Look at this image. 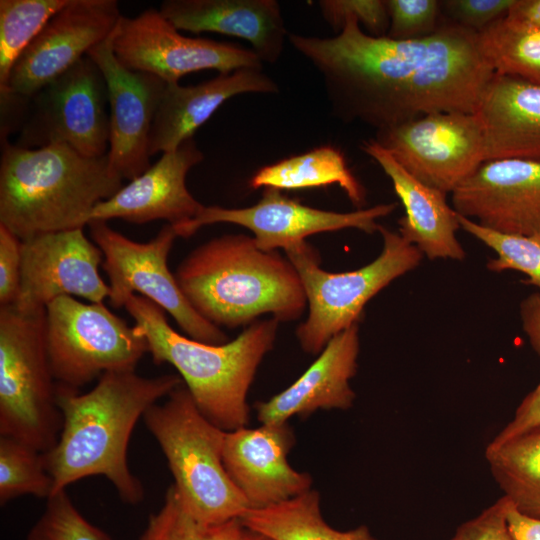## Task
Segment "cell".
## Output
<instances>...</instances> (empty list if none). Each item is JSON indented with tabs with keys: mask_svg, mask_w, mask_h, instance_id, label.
<instances>
[{
	"mask_svg": "<svg viewBox=\"0 0 540 540\" xmlns=\"http://www.w3.org/2000/svg\"><path fill=\"white\" fill-rule=\"evenodd\" d=\"M288 41L320 75L332 115L376 131L434 112L474 113L494 73L478 33L443 17L413 40L369 35L349 16L333 37L290 33Z\"/></svg>",
	"mask_w": 540,
	"mask_h": 540,
	"instance_id": "cell-1",
	"label": "cell"
},
{
	"mask_svg": "<svg viewBox=\"0 0 540 540\" xmlns=\"http://www.w3.org/2000/svg\"><path fill=\"white\" fill-rule=\"evenodd\" d=\"M182 381L175 374L147 378L133 370L106 372L83 394L57 385L63 425L55 446L43 453L52 495L83 478L102 475L122 501L140 503L144 489L127 462L130 436L146 410Z\"/></svg>",
	"mask_w": 540,
	"mask_h": 540,
	"instance_id": "cell-2",
	"label": "cell"
},
{
	"mask_svg": "<svg viewBox=\"0 0 540 540\" xmlns=\"http://www.w3.org/2000/svg\"><path fill=\"white\" fill-rule=\"evenodd\" d=\"M176 281L193 309L217 327L249 326L263 314L280 322L301 317L307 306L293 264L263 251L253 237L227 234L192 250L178 265Z\"/></svg>",
	"mask_w": 540,
	"mask_h": 540,
	"instance_id": "cell-3",
	"label": "cell"
},
{
	"mask_svg": "<svg viewBox=\"0 0 540 540\" xmlns=\"http://www.w3.org/2000/svg\"><path fill=\"white\" fill-rule=\"evenodd\" d=\"M122 178L107 154L86 157L63 143L24 148L5 142L0 161V224L21 240L84 228Z\"/></svg>",
	"mask_w": 540,
	"mask_h": 540,
	"instance_id": "cell-4",
	"label": "cell"
},
{
	"mask_svg": "<svg viewBox=\"0 0 540 540\" xmlns=\"http://www.w3.org/2000/svg\"><path fill=\"white\" fill-rule=\"evenodd\" d=\"M145 337L155 364L168 363L185 382L201 413L224 431L245 427L249 421L247 394L257 369L272 350L279 322L257 320L237 338L213 345L176 332L165 311L141 295L124 305Z\"/></svg>",
	"mask_w": 540,
	"mask_h": 540,
	"instance_id": "cell-5",
	"label": "cell"
},
{
	"mask_svg": "<svg viewBox=\"0 0 540 540\" xmlns=\"http://www.w3.org/2000/svg\"><path fill=\"white\" fill-rule=\"evenodd\" d=\"M143 419L167 459L184 508L208 525L240 519L249 504L223 464L227 431L201 413L187 387L179 385Z\"/></svg>",
	"mask_w": 540,
	"mask_h": 540,
	"instance_id": "cell-6",
	"label": "cell"
},
{
	"mask_svg": "<svg viewBox=\"0 0 540 540\" xmlns=\"http://www.w3.org/2000/svg\"><path fill=\"white\" fill-rule=\"evenodd\" d=\"M63 416L46 338V308L0 307V434L40 452L52 449Z\"/></svg>",
	"mask_w": 540,
	"mask_h": 540,
	"instance_id": "cell-7",
	"label": "cell"
},
{
	"mask_svg": "<svg viewBox=\"0 0 540 540\" xmlns=\"http://www.w3.org/2000/svg\"><path fill=\"white\" fill-rule=\"evenodd\" d=\"M379 256L356 270L331 273L320 267L317 250L307 241L285 249L302 281L308 317L296 329L302 350L319 354L337 334L359 324L365 305L392 281L415 269L423 254L399 233L380 225Z\"/></svg>",
	"mask_w": 540,
	"mask_h": 540,
	"instance_id": "cell-8",
	"label": "cell"
},
{
	"mask_svg": "<svg viewBox=\"0 0 540 540\" xmlns=\"http://www.w3.org/2000/svg\"><path fill=\"white\" fill-rule=\"evenodd\" d=\"M46 338L56 384L77 390L112 371H133L148 344L103 303L61 296L46 306Z\"/></svg>",
	"mask_w": 540,
	"mask_h": 540,
	"instance_id": "cell-9",
	"label": "cell"
},
{
	"mask_svg": "<svg viewBox=\"0 0 540 540\" xmlns=\"http://www.w3.org/2000/svg\"><path fill=\"white\" fill-rule=\"evenodd\" d=\"M88 226L104 256L101 266L109 279L108 301L113 308L124 307L139 293L168 312L188 337L213 345L228 342L219 327L193 309L168 268V255L178 237L172 225L162 226L148 242L129 239L107 221L92 220Z\"/></svg>",
	"mask_w": 540,
	"mask_h": 540,
	"instance_id": "cell-10",
	"label": "cell"
},
{
	"mask_svg": "<svg viewBox=\"0 0 540 540\" xmlns=\"http://www.w3.org/2000/svg\"><path fill=\"white\" fill-rule=\"evenodd\" d=\"M63 143L86 157L109 148V100L105 78L85 56L32 98L15 145Z\"/></svg>",
	"mask_w": 540,
	"mask_h": 540,
	"instance_id": "cell-11",
	"label": "cell"
},
{
	"mask_svg": "<svg viewBox=\"0 0 540 540\" xmlns=\"http://www.w3.org/2000/svg\"><path fill=\"white\" fill-rule=\"evenodd\" d=\"M113 52L127 69L157 76L166 84L179 83L186 74L201 70L227 74L243 68H263L253 50L184 36L153 8L135 17L120 18L114 31Z\"/></svg>",
	"mask_w": 540,
	"mask_h": 540,
	"instance_id": "cell-12",
	"label": "cell"
},
{
	"mask_svg": "<svg viewBox=\"0 0 540 540\" xmlns=\"http://www.w3.org/2000/svg\"><path fill=\"white\" fill-rule=\"evenodd\" d=\"M374 140L422 183L452 193L484 162L474 113L442 111L376 131Z\"/></svg>",
	"mask_w": 540,
	"mask_h": 540,
	"instance_id": "cell-13",
	"label": "cell"
},
{
	"mask_svg": "<svg viewBox=\"0 0 540 540\" xmlns=\"http://www.w3.org/2000/svg\"><path fill=\"white\" fill-rule=\"evenodd\" d=\"M397 203L378 204L353 212H335L306 206L280 190L264 188L261 199L245 208L204 206L191 221L175 229L178 237L188 238L202 226L231 223L250 230L263 251L287 249L310 235L354 228L365 233L378 232L379 218L391 214Z\"/></svg>",
	"mask_w": 540,
	"mask_h": 540,
	"instance_id": "cell-14",
	"label": "cell"
},
{
	"mask_svg": "<svg viewBox=\"0 0 540 540\" xmlns=\"http://www.w3.org/2000/svg\"><path fill=\"white\" fill-rule=\"evenodd\" d=\"M103 259L101 249L83 228L21 240V281L14 306L34 312L61 296L103 303L109 297V285L99 274Z\"/></svg>",
	"mask_w": 540,
	"mask_h": 540,
	"instance_id": "cell-15",
	"label": "cell"
},
{
	"mask_svg": "<svg viewBox=\"0 0 540 540\" xmlns=\"http://www.w3.org/2000/svg\"><path fill=\"white\" fill-rule=\"evenodd\" d=\"M121 17L116 0H68L18 58L0 94L31 99L108 38Z\"/></svg>",
	"mask_w": 540,
	"mask_h": 540,
	"instance_id": "cell-16",
	"label": "cell"
},
{
	"mask_svg": "<svg viewBox=\"0 0 540 540\" xmlns=\"http://www.w3.org/2000/svg\"><path fill=\"white\" fill-rule=\"evenodd\" d=\"M114 31L87 56L97 64L107 85L109 166L116 175L131 181L151 166L150 133L166 83L124 67L113 52Z\"/></svg>",
	"mask_w": 540,
	"mask_h": 540,
	"instance_id": "cell-17",
	"label": "cell"
},
{
	"mask_svg": "<svg viewBox=\"0 0 540 540\" xmlns=\"http://www.w3.org/2000/svg\"><path fill=\"white\" fill-rule=\"evenodd\" d=\"M455 211L506 234L540 235V163L484 162L452 193Z\"/></svg>",
	"mask_w": 540,
	"mask_h": 540,
	"instance_id": "cell-18",
	"label": "cell"
},
{
	"mask_svg": "<svg viewBox=\"0 0 540 540\" xmlns=\"http://www.w3.org/2000/svg\"><path fill=\"white\" fill-rule=\"evenodd\" d=\"M294 442L287 422L226 432L223 464L249 509L269 507L311 490V476L293 469L287 460Z\"/></svg>",
	"mask_w": 540,
	"mask_h": 540,
	"instance_id": "cell-19",
	"label": "cell"
},
{
	"mask_svg": "<svg viewBox=\"0 0 540 540\" xmlns=\"http://www.w3.org/2000/svg\"><path fill=\"white\" fill-rule=\"evenodd\" d=\"M204 159L194 138L175 150L165 152L137 178L123 186L111 198L99 202L90 221L113 218L144 224L165 220L174 229L194 219L204 207L189 192L186 176Z\"/></svg>",
	"mask_w": 540,
	"mask_h": 540,
	"instance_id": "cell-20",
	"label": "cell"
},
{
	"mask_svg": "<svg viewBox=\"0 0 540 540\" xmlns=\"http://www.w3.org/2000/svg\"><path fill=\"white\" fill-rule=\"evenodd\" d=\"M359 324L335 335L318 358L289 387L268 401L256 403L262 424L284 423L319 409H349L355 400L350 380L358 368Z\"/></svg>",
	"mask_w": 540,
	"mask_h": 540,
	"instance_id": "cell-21",
	"label": "cell"
},
{
	"mask_svg": "<svg viewBox=\"0 0 540 540\" xmlns=\"http://www.w3.org/2000/svg\"><path fill=\"white\" fill-rule=\"evenodd\" d=\"M484 160L540 163V84L494 72L479 97Z\"/></svg>",
	"mask_w": 540,
	"mask_h": 540,
	"instance_id": "cell-22",
	"label": "cell"
},
{
	"mask_svg": "<svg viewBox=\"0 0 540 540\" xmlns=\"http://www.w3.org/2000/svg\"><path fill=\"white\" fill-rule=\"evenodd\" d=\"M278 92V84L258 68L219 74L195 85L166 84L151 128L150 155L173 151L193 138L197 129L236 95Z\"/></svg>",
	"mask_w": 540,
	"mask_h": 540,
	"instance_id": "cell-23",
	"label": "cell"
},
{
	"mask_svg": "<svg viewBox=\"0 0 540 540\" xmlns=\"http://www.w3.org/2000/svg\"><path fill=\"white\" fill-rule=\"evenodd\" d=\"M159 11L177 30L244 39L262 62L276 63L288 39L275 0H165Z\"/></svg>",
	"mask_w": 540,
	"mask_h": 540,
	"instance_id": "cell-24",
	"label": "cell"
},
{
	"mask_svg": "<svg viewBox=\"0 0 540 540\" xmlns=\"http://www.w3.org/2000/svg\"><path fill=\"white\" fill-rule=\"evenodd\" d=\"M361 149L389 177L404 207L398 233L430 260H463L466 253L456 236L461 229L458 213L447 203L446 193L416 179L374 139L363 141Z\"/></svg>",
	"mask_w": 540,
	"mask_h": 540,
	"instance_id": "cell-25",
	"label": "cell"
},
{
	"mask_svg": "<svg viewBox=\"0 0 540 540\" xmlns=\"http://www.w3.org/2000/svg\"><path fill=\"white\" fill-rule=\"evenodd\" d=\"M252 189L300 190L340 186L358 209L366 201V191L347 166L343 153L321 146L260 168L249 180Z\"/></svg>",
	"mask_w": 540,
	"mask_h": 540,
	"instance_id": "cell-26",
	"label": "cell"
},
{
	"mask_svg": "<svg viewBox=\"0 0 540 540\" xmlns=\"http://www.w3.org/2000/svg\"><path fill=\"white\" fill-rule=\"evenodd\" d=\"M240 521L245 528L272 540H377L366 526L347 531L329 526L315 490L269 507L248 509Z\"/></svg>",
	"mask_w": 540,
	"mask_h": 540,
	"instance_id": "cell-27",
	"label": "cell"
},
{
	"mask_svg": "<svg viewBox=\"0 0 540 540\" xmlns=\"http://www.w3.org/2000/svg\"><path fill=\"white\" fill-rule=\"evenodd\" d=\"M490 471L512 505L540 518V425L500 444H488Z\"/></svg>",
	"mask_w": 540,
	"mask_h": 540,
	"instance_id": "cell-28",
	"label": "cell"
},
{
	"mask_svg": "<svg viewBox=\"0 0 540 540\" xmlns=\"http://www.w3.org/2000/svg\"><path fill=\"white\" fill-rule=\"evenodd\" d=\"M478 43L494 72L540 84V28L505 16L478 33Z\"/></svg>",
	"mask_w": 540,
	"mask_h": 540,
	"instance_id": "cell-29",
	"label": "cell"
},
{
	"mask_svg": "<svg viewBox=\"0 0 540 540\" xmlns=\"http://www.w3.org/2000/svg\"><path fill=\"white\" fill-rule=\"evenodd\" d=\"M68 0L0 1V91L5 90L11 70L47 22Z\"/></svg>",
	"mask_w": 540,
	"mask_h": 540,
	"instance_id": "cell-30",
	"label": "cell"
},
{
	"mask_svg": "<svg viewBox=\"0 0 540 540\" xmlns=\"http://www.w3.org/2000/svg\"><path fill=\"white\" fill-rule=\"evenodd\" d=\"M53 481L43 453L31 445L8 436L0 437V503L23 495L48 499Z\"/></svg>",
	"mask_w": 540,
	"mask_h": 540,
	"instance_id": "cell-31",
	"label": "cell"
},
{
	"mask_svg": "<svg viewBox=\"0 0 540 540\" xmlns=\"http://www.w3.org/2000/svg\"><path fill=\"white\" fill-rule=\"evenodd\" d=\"M243 530L240 519L216 525L196 520L184 508L172 484L162 507L150 515L140 540H238Z\"/></svg>",
	"mask_w": 540,
	"mask_h": 540,
	"instance_id": "cell-32",
	"label": "cell"
},
{
	"mask_svg": "<svg viewBox=\"0 0 540 540\" xmlns=\"http://www.w3.org/2000/svg\"><path fill=\"white\" fill-rule=\"evenodd\" d=\"M460 228L492 249L496 258L486 266L493 272L518 271L527 276L522 282L540 292V235L506 234L486 228L458 214Z\"/></svg>",
	"mask_w": 540,
	"mask_h": 540,
	"instance_id": "cell-33",
	"label": "cell"
},
{
	"mask_svg": "<svg viewBox=\"0 0 540 540\" xmlns=\"http://www.w3.org/2000/svg\"><path fill=\"white\" fill-rule=\"evenodd\" d=\"M27 540H113L90 523L76 508L66 490L51 495Z\"/></svg>",
	"mask_w": 540,
	"mask_h": 540,
	"instance_id": "cell-34",
	"label": "cell"
},
{
	"mask_svg": "<svg viewBox=\"0 0 540 540\" xmlns=\"http://www.w3.org/2000/svg\"><path fill=\"white\" fill-rule=\"evenodd\" d=\"M389 28L387 37L413 40L434 33L441 24V4L437 0H385Z\"/></svg>",
	"mask_w": 540,
	"mask_h": 540,
	"instance_id": "cell-35",
	"label": "cell"
},
{
	"mask_svg": "<svg viewBox=\"0 0 540 540\" xmlns=\"http://www.w3.org/2000/svg\"><path fill=\"white\" fill-rule=\"evenodd\" d=\"M324 20L339 33L344 20L352 16L369 35L386 36L389 16L385 0H320L318 1Z\"/></svg>",
	"mask_w": 540,
	"mask_h": 540,
	"instance_id": "cell-36",
	"label": "cell"
},
{
	"mask_svg": "<svg viewBox=\"0 0 540 540\" xmlns=\"http://www.w3.org/2000/svg\"><path fill=\"white\" fill-rule=\"evenodd\" d=\"M515 0H444L441 15L460 27L480 33L507 16Z\"/></svg>",
	"mask_w": 540,
	"mask_h": 540,
	"instance_id": "cell-37",
	"label": "cell"
},
{
	"mask_svg": "<svg viewBox=\"0 0 540 540\" xmlns=\"http://www.w3.org/2000/svg\"><path fill=\"white\" fill-rule=\"evenodd\" d=\"M510 503L503 495L478 516L460 525L451 540H514L507 521Z\"/></svg>",
	"mask_w": 540,
	"mask_h": 540,
	"instance_id": "cell-38",
	"label": "cell"
},
{
	"mask_svg": "<svg viewBox=\"0 0 540 540\" xmlns=\"http://www.w3.org/2000/svg\"><path fill=\"white\" fill-rule=\"evenodd\" d=\"M21 281V239L0 224V307L15 305Z\"/></svg>",
	"mask_w": 540,
	"mask_h": 540,
	"instance_id": "cell-39",
	"label": "cell"
},
{
	"mask_svg": "<svg viewBox=\"0 0 540 540\" xmlns=\"http://www.w3.org/2000/svg\"><path fill=\"white\" fill-rule=\"evenodd\" d=\"M540 425V382L517 407L513 419L489 443L500 444Z\"/></svg>",
	"mask_w": 540,
	"mask_h": 540,
	"instance_id": "cell-40",
	"label": "cell"
},
{
	"mask_svg": "<svg viewBox=\"0 0 540 540\" xmlns=\"http://www.w3.org/2000/svg\"><path fill=\"white\" fill-rule=\"evenodd\" d=\"M522 329L532 349L540 356V292L525 297L519 305Z\"/></svg>",
	"mask_w": 540,
	"mask_h": 540,
	"instance_id": "cell-41",
	"label": "cell"
},
{
	"mask_svg": "<svg viewBox=\"0 0 540 540\" xmlns=\"http://www.w3.org/2000/svg\"><path fill=\"white\" fill-rule=\"evenodd\" d=\"M507 521L514 540H540V518L522 514L510 503Z\"/></svg>",
	"mask_w": 540,
	"mask_h": 540,
	"instance_id": "cell-42",
	"label": "cell"
},
{
	"mask_svg": "<svg viewBox=\"0 0 540 540\" xmlns=\"http://www.w3.org/2000/svg\"><path fill=\"white\" fill-rule=\"evenodd\" d=\"M507 17L540 28V0H515Z\"/></svg>",
	"mask_w": 540,
	"mask_h": 540,
	"instance_id": "cell-43",
	"label": "cell"
},
{
	"mask_svg": "<svg viewBox=\"0 0 540 540\" xmlns=\"http://www.w3.org/2000/svg\"><path fill=\"white\" fill-rule=\"evenodd\" d=\"M238 540H272V539L244 527V530Z\"/></svg>",
	"mask_w": 540,
	"mask_h": 540,
	"instance_id": "cell-44",
	"label": "cell"
}]
</instances>
